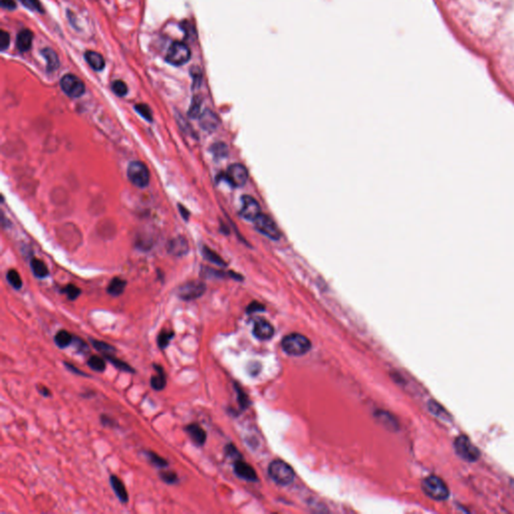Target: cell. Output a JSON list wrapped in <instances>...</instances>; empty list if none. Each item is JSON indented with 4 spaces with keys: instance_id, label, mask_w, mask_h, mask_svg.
<instances>
[{
    "instance_id": "cell-33",
    "label": "cell",
    "mask_w": 514,
    "mask_h": 514,
    "mask_svg": "<svg viewBox=\"0 0 514 514\" xmlns=\"http://www.w3.org/2000/svg\"><path fill=\"white\" fill-rule=\"evenodd\" d=\"M201 104L202 100L199 96H195L192 99V104L188 111V115L190 118H198L201 115Z\"/></svg>"
},
{
    "instance_id": "cell-37",
    "label": "cell",
    "mask_w": 514,
    "mask_h": 514,
    "mask_svg": "<svg viewBox=\"0 0 514 514\" xmlns=\"http://www.w3.org/2000/svg\"><path fill=\"white\" fill-rule=\"evenodd\" d=\"M62 291L67 295L68 299H71V300L77 299L80 296V294H81V289L79 287H77L76 285H74V284L66 285L63 288Z\"/></svg>"
},
{
    "instance_id": "cell-21",
    "label": "cell",
    "mask_w": 514,
    "mask_h": 514,
    "mask_svg": "<svg viewBox=\"0 0 514 514\" xmlns=\"http://www.w3.org/2000/svg\"><path fill=\"white\" fill-rule=\"evenodd\" d=\"M42 54L45 57V59L47 60L48 72H53V71L57 70L59 66V59L54 50H52L51 48L46 47L45 49L42 50Z\"/></svg>"
},
{
    "instance_id": "cell-4",
    "label": "cell",
    "mask_w": 514,
    "mask_h": 514,
    "mask_svg": "<svg viewBox=\"0 0 514 514\" xmlns=\"http://www.w3.org/2000/svg\"><path fill=\"white\" fill-rule=\"evenodd\" d=\"M128 178L135 186L145 188L150 182L149 169L141 161H132L128 166Z\"/></svg>"
},
{
    "instance_id": "cell-8",
    "label": "cell",
    "mask_w": 514,
    "mask_h": 514,
    "mask_svg": "<svg viewBox=\"0 0 514 514\" xmlns=\"http://www.w3.org/2000/svg\"><path fill=\"white\" fill-rule=\"evenodd\" d=\"M205 291H206V285H205V283L194 280L182 284L178 288L177 294L179 298L186 301H190L201 297L205 293Z\"/></svg>"
},
{
    "instance_id": "cell-6",
    "label": "cell",
    "mask_w": 514,
    "mask_h": 514,
    "mask_svg": "<svg viewBox=\"0 0 514 514\" xmlns=\"http://www.w3.org/2000/svg\"><path fill=\"white\" fill-rule=\"evenodd\" d=\"M191 52L189 47L183 43H173L169 47L166 55V61L173 65H182L189 61Z\"/></svg>"
},
{
    "instance_id": "cell-41",
    "label": "cell",
    "mask_w": 514,
    "mask_h": 514,
    "mask_svg": "<svg viewBox=\"0 0 514 514\" xmlns=\"http://www.w3.org/2000/svg\"><path fill=\"white\" fill-rule=\"evenodd\" d=\"M73 344L78 348V350H79L81 353L88 352V345L86 344V342H85L83 339H80V338H78V337H74Z\"/></svg>"
},
{
    "instance_id": "cell-24",
    "label": "cell",
    "mask_w": 514,
    "mask_h": 514,
    "mask_svg": "<svg viewBox=\"0 0 514 514\" xmlns=\"http://www.w3.org/2000/svg\"><path fill=\"white\" fill-rule=\"evenodd\" d=\"M127 286V281L120 279V278H115L114 280H112V281L110 282L109 286H108V292L109 294L113 295V296H120L125 288Z\"/></svg>"
},
{
    "instance_id": "cell-22",
    "label": "cell",
    "mask_w": 514,
    "mask_h": 514,
    "mask_svg": "<svg viewBox=\"0 0 514 514\" xmlns=\"http://www.w3.org/2000/svg\"><path fill=\"white\" fill-rule=\"evenodd\" d=\"M30 266H31V270H32L33 274L37 278L45 279L48 276V273H49L48 268L43 260L38 259V258H33V259H31Z\"/></svg>"
},
{
    "instance_id": "cell-27",
    "label": "cell",
    "mask_w": 514,
    "mask_h": 514,
    "mask_svg": "<svg viewBox=\"0 0 514 514\" xmlns=\"http://www.w3.org/2000/svg\"><path fill=\"white\" fill-rule=\"evenodd\" d=\"M175 333L174 331H170V330H162L159 335H158V338H157V342H158V346L161 350H165L169 344L170 341L172 340V338L174 337Z\"/></svg>"
},
{
    "instance_id": "cell-38",
    "label": "cell",
    "mask_w": 514,
    "mask_h": 514,
    "mask_svg": "<svg viewBox=\"0 0 514 514\" xmlns=\"http://www.w3.org/2000/svg\"><path fill=\"white\" fill-rule=\"evenodd\" d=\"M211 152L217 158H224L227 156L228 150H227V147L225 144L217 143L211 147Z\"/></svg>"
},
{
    "instance_id": "cell-28",
    "label": "cell",
    "mask_w": 514,
    "mask_h": 514,
    "mask_svg": "<svg viewBox=\"0 0 514 514\" xmlns=\"http://www.w3.org/2000/svg\"><path fill=\"white\" fill-rule=\"evenodd\" d=\"M428 408L433 415H435L441 419H447L449 417V414L436 401H430L428 403Z\"/></svg>"
},
{
    "instance_id": "cell-45",
    "label": "cell",
    "mask_w": 514,
    "mask_h": 514,
    "mask_svg": "<svg viewBox=\"0 0 514 514\" xmlns=\"http://www.w3.org/2000/svg\"><path fill=\"white\" fill-rule=\"evenodd\" d=\"M178 208H179V211H180L182 217H183L185 220H188V219H189V216H190L189 211H188L184 206H182V204H179V205H178Z\"/></svg>"
},
{
    "instance_id": "cell-1",
    "label": "cell",
    "mask_w": 514,
    "mask_h": 514,
    "mask_svg": "<svg viewBox=\"0 0 514 514\" xmlns=\"http://www.w3.org/2000/svg\"><path fill=\"white\" fill-rule=\"evenodd\" d=\"M282 350L289 356L305 355L312 348V342L306 336L300 333H290L281 341Z\"/></svg>"
},
{
    "instance_id": "cell-31",
    "label": "cell",
    "mask_w": 514,
    "mask_h": 514,
    "mask_svg": "<svg viewBox=\"0 0 514 514\" xmlns=\"http://www.w3.org/2000/svg\"><path fill=\"white\" fill-rule=\"evenodd\" d=\"M7 281L10 283V285L15 288V289H20L21 286H22V280H21V278L19 276V273L14 270V269H10L8 272H7Z\"/></svg>"
},
{
    "instance_id": "cell-46",
    "label": "cell",
    "mask_w": 514,
    "mask_h": 514,
    "mask_svg": "<svg viewBox=\"0 0 514 514\" xmlns=\"http://www.w3.org/2000/svg\"><path fill=\"white\" fill-rule=\"evenodd\" d=\"M38 390H39V392H40L43 396H45V397H48V396L51 395V394H50V391H49L47 387H45V386H43V385H42V386H39V387H38Z\"/></svg>"
},
{
    "instance_id": "cell-2",
    "label": "cell",
    "mask_w": 514,
    "mask_h": 514,
    "mask_svg": "<svg viewBox=\"0 0 514 514\" xmlns=\"http://www.w3.org/2000/svg\"><path fill=\"white\" fill-rule=\"evenodd\" d=\"M268 474L272 480L282 486L289 485L294 480L293 469L282 460H274L269 464Z\"/></svg>"
},
{
    "instance_id": "cell-19",
    "label": "cell",
    "mask_w": 514,
    "mask_h": 514,
    "mask_svg": "<svg viewBox=\"0 0 514 514\" xmlns=\"http://www.w3.org/2000/svg\"><path fill=\"white\" fill-rule=\"evenodd\" d=\"M110 482H111L112 488L114 489L119 500L123 503H127L129 501V495H128L126 487H125L124 483L122 482L121 479L116 475H111Z\"/></svg>"
},
{
    "instance_id": "cell-35",
    "label": "cell",
    "mask_w": 514,
    "mask_h": 514,
    "mask_svg": "<svg viewBox=\"0 0 514 514\" xmlns=\"http://www.w3.org/2000/svg\"><path fill=\"white\" fill-rule=\"evenodd\" d=\"M112 90L118 96H125L128 93L127 85L120 80H117L112 84Z\"/></svg>"
},
{
    "instance_id": "cell-42",
    "label": "cell",
    "mask_w": 514,
    "mask_h": 514,
    "mask_svg": "<svg viewBox=\"0 0 514 514\" xmlns=\"http://www.w3.org/2000/svg\"><path fill=\"white\" fill-rule=\"evenodd\" d=\"M64 366H65V367L67 368V370H68V371H71V372H73L74 374H80V375H85V376H88V374H87L86 373H84V372L80 371V370H79L78 368H76V367H75L74 365H72V364H70V363H66V362H65V363H64Z\"/></svg>"
},
{
    "instance_id": "cell-11",
    "label": "cell",
    "mask_w": 514,
    "mask_h": 514,
    "mask_svg": "<svg viewBox=\"0 0 514 514\" xmlns=\"http://www.w3.org/2000/svg\"><path fill=\"white\" fill-rule=\"evenodd\" d=\"M261 214L259 203L251 196L244 195L241 199L240 215L248 221H254Z\"/></svg>"
},
{
    "instance_id": "cell-20",
    "label": "cell",
    "mask_w": 514,
    "mask_h": 514,
    "mask_svg": "<svg viewBox=\"0 0 514 514\" xmlns=\"http://www.w3.org/2000/svg\"><path fill=\"white\" fill-rule=\"evenodd\" d=\"M154 368L157 372V374L152 376L151 379V387L155 391H162L167 385V378L164 369L160 365H154Z\"/></svg>"
},
{
    "instance_id": "cell-39",
    "label": "cell",
    "mask_w": 514,
    "mask_h": 514,
    "mask_svg": "<svg viewBox=\"0 0 514 514\" xmlns=\"http://www.w3.org/2000/svg\"><path fill=\"white\" fill-rule=\"evenodd\" d=\"M9 44L10 37L8 32H6L5 30H1V32H0V47H1L2 50H5L9 47Z\"/></svg>"
},
{
    "instance_id": "cell-26",
    "label": "cell",
    "mask_w": 514,
    "mask_h": 514,
    "mask_svg": "<svg viewBox=\"0 0 514 514\" xmlns=\"http://www.w3.org/2000/svg\"><path fill=\"white\" fill-rule=\"evenodd\" d=\"M202 254H203L205 259H207L208 261H210L212 263H215V264H217L219 266H225L226 265V263L224 262V260L222 259L221 256H219L215 251L211 250L210 248H208L206 246H204L202 248Z\"/></svg>"
},
{
    "instance_id": "cell-3",
    "label": "cell",
    "mask_w": 514,
    "mask_h": 514,
    "mask_svg": "<svg viewBox=\"0 0 514 514\" xmlns=\"http://www.w3.org/2000/svg\"><path fill=\"white\" fill-rule=\"evenodd\" d=\"M422 489L425 494L437 501L446 500L449 496V489L445 482L437 476L431 475L422 482Z\"/></svg>"
},
{
    "instance_id": "cell-13",
    "label": "cell",
    "mask_w": 514,
    "mask_h": 514,
    "mask_svg": "<svg viewBox=\"0 0 514 514\" xmlns=\"http://www.w3.org/2000/svg\"><path fill=\"white\" fill-rule=\"evenodd\" d=\"M167 250L170 254L174 256H183L189 251V243L187 239L183 236L175 237L168 242Z\"/></svg>"
},
{
    "instance_id": "cell-36",
    "label": "cell",
    "mask_w": 514,
    "mask_h": 514,
    "mask_svg": "<svg viewBox=\"0 0 514 514\" xmlns=\"http://www.w3.org/2000/svg\"><path fill=\"white\" fill-rule=\"evenodd\" d=\"M160 478L167 484H174L178 481V475L173 471H165L160 473Z\"/></svg>"
},
{
    "instance_id": "cell-29",
    "label": "cell",
    "mask_w": 514,
    "mask_h": 514,
    "mask_svg": "<svg viewBox=\"0 0 514 514\" xmlns=\"http://www.w3.org/2000/svg\"><path fill=\"white\" fill-rule=\"evenodd\" d=\"M91 342H92V345L93 346V348L95 350H97L99 353H101L102 355L113 354L116 351V349L113 346L107 344V342H105V341L96 340V339H91Z\"/></svg>"
},
{
    "instance_id": "cell-16",
    "label": "cell",
    "mask_w": 514,
    "mask_h": 514,
    "mask_svg": "<svg viewBox=\"0 0 514 514\" xmlns=\"http://www.w3.org/2000/svg\"><path fill=\"white\" fill-rule=\"evenodd\" d=\"M185 431L188 433L190 438L192 439L193 443L196 444L197 446H203L204 443L206 442L207 435L206 432L204 431L202 427H200L198 424H190L185 428Z\"/></svg>"
},
{
    "instance_id": "cell-23",
    "label": "cell",
    "mask_w": 514,
    "mask_h": 514,
    "mask_svg": "<svg viewBox=\"0 0 514 514\" xmlns=\"http://www.w3.org/2000/svg\"><path fill=\"white\" fill-rule=\"evenodd\" d=\"M74 341V336L64 329L62 330H59L55 336H54V342L55 345L60 348V349H64V348H67L70 345L73 344Z\"/></svg>"
},
{
    "instance_id": "cell-7",
    "label": "cell",
    "mask_w": 514,
    "mask_h": 514,
    "mask_svg": "<svg viewBox=\"0 0 514 514\" xmlns=\"http://www.w3.org/2000/svg\"><path fill=\"white\" fill-rule=\"evenodd\" d=\"M60 88L65 94L75 98L82 96L86 92V87L83 81L71 74L61 78Z\"/></svg>"
},
{
    "instance_id": "cell-15",
    "label": "cell",
    "mask_w": 514,
    "mask_h": 514,
    "mask_svg": "<svg viewBox=\"0 0 514 514\" xmlns=\"http://www.w3.org/2000/svg\"><path fill=\"white\" fill-rule=\"evenodd\" d=\"M234 472L237 476L244 479L247 481H255L257 479V475L255 470L247 463L238 460L234 464Z\"/></svg>"
},
{
    "instance_id": "cell-17",
    "label": "cell",
    "mask_w": 514,
    "mask_h": 514,
    "mask_svg": "<svg viewBox=\"0 0 514 514\" xmlns=\"http://www.w3.org/2000/svg\"><path fill=\"white\" fill-rule=\"evenodd\" d=\"M33 34L29 29H22L18 32L16 38V46L20 51H27L32 46Z\"/></svg>"
},
{
    "instance_id": "cell-40",
    "label": "cell",
    "mask_w": 514,
    "mask_h": 514,
    "mask_svg": "<svg viewBox=\"0 0 514 514\" xmlns=\"http://www.w3.org/2000/svg\"><path fill=\"white\" fill-rule=\"evenodd\" d=\"M19 1H21L22 4H24L25 6H27L30 9L38 10V11L42 10V5L39 2V0H19Z\"/></svg>"
},
{
    "instance_id": "cell-18",
    "label": "cell",
    "mask_w": 514,
    "mask_h": 514,
    "mask_svg": "<svg viewBox=\"0 0 514 514\" xmlns=\"http://www.w3.org/2000/svg\"><path fill=\"white\" fill-rule=\"evenodd\" d=\"M85 58H86L87 62L91 65L93 70H94V71L100 72L105 68V65H106L105 59L101 56V54H99L96 51H93V50L87 51L85 53Z\"/></svg>"
},
{
    "instance_id": "cell-43",
    "label": "cell",
    "mask_w": 514,
    "mask_h": 514,
    "mask_svg": "<svg viewBox=\"0 0 514 514\" xmlns=\"http://www.w3.org/2000/svg\"><path fill=\"white\" fill-rule=\"evenodd\" d=\"M1 6L4 9L12 10L16 7V3L14 2V0H1Z\"/></svg>"
},
{
    "instance_id": "cell-9",
    "label": "cell",
    "mask_w": 514,
    "mask_h": 514,
    "mask_svg": "<svg viewBox=\"0 0 514 514\" xmlns=\"http://www.w3.org/2000/svg\"><path fill=\"white\" fill-rule=\"evenodd\" d=\"M254 223H255L256 229L261 234L265 235L266 237L273 239V240H278V239L280 238L281 234H280V231L278 225L269 216L261 213L254 220Z\"/></svg>"
},
{
    "instance_id": "cell-32",
    "label": "cell",
    "mask_w": 514,
    "mask_h": 514,
    "mask_svg": "<svg viewBox=\"0 0 514 514\" xmlns=\"http://www.w3.org/2000/svg\"><path fill=\"white\" fill-rule=\"evenodd\" d=\"M135 110L136 112L138 113L140 116H142L146 121L148 122H153V113L150 109V107L146 104H138L135 106Z\"/></svg>"
},
{
    "instance_id": "cell-44",
    "label": "cell",
    "mask_w": 514,
    "mask_h": 514,
    "mask_svg": "<svg viewBox=\"0 0 514 514\" xmlns=\"http://www.w3.org/2000/svg\"><path fill=\"white\" fill-rule=\"evenodd\" d=\"M262 310H263L262 304H259V303H257V302H253V303H251V304L248 306L247 312H248V313H252V312L254 313V312H256V311H262Z\"/></svg>"
},
{
    "instance_id": "cell-10",
    "label": "cell",
    "mask_w": 514,
    "mask_h": 514,
    "mask_svg": "<svg viewBox=\"0 0 514 514\" xmlns=\"http://www.w3.org/2000/svg\"><path fill=\"white\" fill-rule=\"evenodd\" d=\"M226 178L234 187H242L248 179V171L241 164H232L226 172Z\"/></svg>"
},
{
    "instance_id": "cell-14",
    "label": "cell",
    "mask_w": 514,
    "mask_h": 514,
    "mask_svg": "<svg viewBox=\"0 0 514 514\" xmlns=\"http://www.w3.org/2000/svg\"><path fill=\"white\" fill-rule=\"evenodd\" d=\"M253 334L258 339L267 340L273 336L274 327L269 322L261 320L255 323L253 327Z\"/></svg>"
},
{
    "instance_id": "cell-12",
    "label": "cell",
    "mask_w": 514,
    "mask_h": 514,
    "mask_svg": "<svg viewBox=\"0 0 514 514\" xmlns=\"http://www.w3.org/2000/svg\"><path fill=\"white\" fill-rule=\"evenodd\" d=\"M199 123L204 131H206L208 133H213L218 129L220 125V120L218 116L211 110H205L199 116Z\"/></svg>"
},
{
    "instance_id": "cell-30",
    "label": "cell",
    "mask_w": 514,
    "mask_h": 514,
    "mask_svg": "<svg viewBox=\"0 0 514 514\" xmlns=\"http://www.w3.org/2000/svg\"><path fill=\"white\" fill-rule=\"evenodd\" d=\"M88 365L89 367L93 370V371H96V372H104L106 370V362L105 360L100 358V357H97V356H92L89 361H88Z\"/></svg>"
},
{
    "instance_id": "cell-5",
    "label": "cell",
    "mask_w": 514,
    "mask_h": 514,
    "mask_svg": "<svg viewBox=\"0 0 514 514\" xmlns=\"http://www.w3.org/2000/svg\"><path fill=\"white\" fill-rule=\"evenodd\" d=\"M454 447L457 455L468 462H474L480 457V451L465 435H460L456 438Z\"/></svg>"
},
{
    "instance_id": "cell-34",
    "label": "cell",
    "mask_w": 514,
    "mask_h": 514,
    "mask_svg": "<svg viewBox=\"0 0 514 514\" xmlns=\"http://www.w3.org/2000/svg\"><path fill=\"white\" fill-rule=\"evenodd\" d=\"M146 454H147L149 460L155 466H157V467H167L168 466V461L165 460L163 457L159 456L157 453H155L153 451H148V452H146Z\"/></svg>"
},
{
    "instance_id": "cell-25",
    "label": "cell",
    "mask_w": 514,
    "mask_h": 514,
    "mask_svg": "<svg viewBox=\"0 0 514 514\" xmlns=\"http://www.w3.org/2000/svg\"><path fill=\"white\" fill-rule=\"evenodd\" d=\"M104 358L105 360H107L108 362H110L116 369H118L119 371H122V372H126V373H135V370L130 366L128 365L127 363H125L124 361L116 358L113 354H107V355H104Z\"/></svg>"
}]
</instances>
